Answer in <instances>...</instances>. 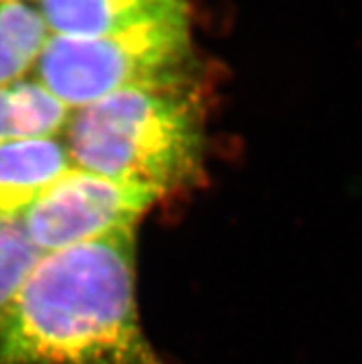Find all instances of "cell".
<instances>
[{
	"label": "cell",
	"mask_w": 362,
	"mask_h": 364,
	"mask_svg": "<svg viewBox=\"0 0 362 364\" xmlns=\"http://www.w3.org/2000/svg\"><path fill=\"white\" fill-rule=\"evenodd\" d=\"M135 230L43 255L0 318V364H169L148 341Z\"/></svg>",
	"instance_id": "6da1fadb"
},
{
	"label": "cell",
	"mask_w": 362,
	"mask_h": 364,
	"mask_svg": "<svg viewBox=\"0 0 362 364\" xmlns=\"http://www.w3.org/2000/svg\"><path fill=\"white\" fill-rule=\"evenodd\" d=\"M63 143L74 168L166 198L203 176L206 109L194 82L120 91L74 109Z\"/></svg>",
	"instance_id": "7a4b0ae2"
},
{
	"label": "cell",
	"mask_w": 362,
	"mask_h": 364,
	"mask_svg": "<svg viewBox=\"0 0 362 364\" xmlns=\"http://www.w3.org/2000/svg\"><path fill=\"white\" fill-rule=\"evenodd\" d=\"M188 18L102 37L48 36L33 78L69 109L129 89L194 82Z\"/></svg>",
	"instance_id": "3957f363"
},
{
	"label": "cell",
	"mask_w": 362,
	"mask_h": 364,
	"mask_svg": "<svg viewBox=\"0 0 362 364\" xmlns=\"http://www.w3.org/2000/svg\"><path fill=\"white\" fill-rule=\"evenodd\" d=\"M163 200L157 191L70 168L18 213L43 255L135 230L144 213Z\"/></svg>",
	"instance_id": "277c9868"
},
{
	"label": "cell",
	"mask_w": 362,
	"mask_h": 364,
	"mask_svg": "<svg viewBox=\"0 0 362 364\" xmlns=\"http://www.w3.org/2000/svg\"><path fill=\"white\" fill-rule=\"evenodd\" d=\"M52 36L102 37L187 18L185 0H37Z\"/></svg>",
	"instance_id": "5b68a950"
},
{
	"label": "cell",
	"mask_w": 362,
	"mask_h": 364,
	"mask_svg": "<svg viewBox=\"0 0 362 364\" xmlns=\"http://www.w3.org/2000/svg\"><path fill=\"white\" fill-rule=\"evenodd\" d=\"M74 168L63 137L0 144V213L18 215Z\"/></svg>",
	"instance_id": "8992f818"
},
{
	"label": "cell",
	"mask_w": 362,
	"mask_h": 364,
	"mask_svg": "<svg viewBox=\"0 0 362 364\" xmlns=\"http://www.w3.org/2000/svg\"><path fill=\"white\" fill-rule=\"evenodd\" d=\"M73 109L36 78L0 85V144L65 134Z\"/></svg>",
	"instance_id": "52a82bcc"
},
{
	"label": "cell",
	"mask_w": 362,
	"mask_h": 364,
	"mask_svg": "<svg viewBox=\"0 0 362 364\" xmlns=\"http://www.w3.org/2000/svg\"><path fill=\"white\" fill-rule=\"evenodd\" d=\"M50 32L37 6L0 2V85L26 78Z\"/></svg>",
	"instance_id": "ba28073f"
},
{
	"label": "cell",
	"mask_w": 362,
	"mask_h": 364,
	"mask_svg": "<svg viewBox=\"0 0 362 364\" xmlns=\"http://www.w3.org/2000/svg\"><path fill=\"white\" fill-rule=\"evenodd\" d=\"M41 257L21 217L0 213V318Z\"/></svg>",
	"instance_id": "9c48e42d"
},
{
	"label": "cell",
	"mask_w": 362,
	"mask_h": 364,
	"mask_svg": "<svg viewBox=\"0 0 362 364\" xmlns=\"http://www.w3.org/2000/svg\"><path fill=\"white\" fill-rule=\"evenodd\" d=\"M0 2H18V0H0Z\"/></svg>",
	"instance_id": "30bf717a"
}]
</instances>
